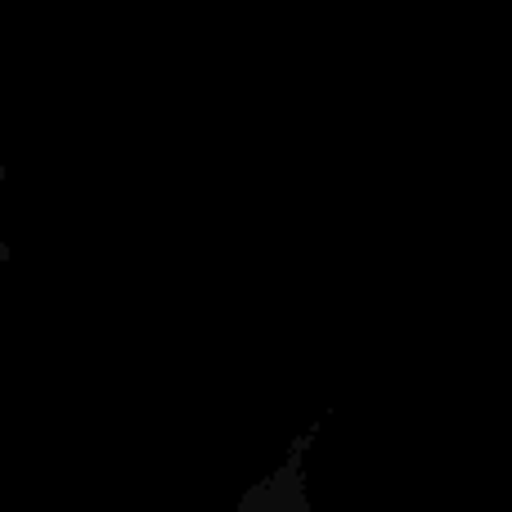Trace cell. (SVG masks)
I'll use <instances>...</instances> for the list:
<instances>
[{"label":"cell","instance_id":"cell-1","mask_svg":"<svg viewBox=\"0 0 512 512\" xmlns=\"http://www.w3.org/2000/svg\"><path fill=\"white\" fill-rule=\"evenodd\" d=\"M310 445L315 436L292 441V450L243 490L234 512H310Z\"/></svg>","mask_w":512,"mask_h":512}]
</instances>
